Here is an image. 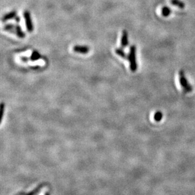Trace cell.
I'll use <instances>...</instances> for the list:
<instances>
[{"instance_id":"8fae6325","label":"cell","mask_w":195,"mask_h":195,"mask_svg":"<svg viewBox=\"0 0 195 195\" xmlns=\"http://www.w3.org/2000/svg\"><path fill=\"white\" fill-rule=\"evenodd\" d=\"M171 14V10L169 8L167 7V6H165V7H163L162 9V14L165 17H169Z\"/></svg>"},{"instance_id":"30bf717a","label":"cell","mask_w":195,"mask_h":195,"mask_svg":"<svg viewBox=\"0 0 195 195\" xmlns=\"http://www.w3.org/2000/svg\"><path fill=\"white\" fill-rule=\"evenodd\" d=\"M171 3L172 5H173L175 6H177V7L179 8L183 9L185 7V4L183 1H181V0H171Z\"/></svg>"},{"instance_id":"7c38bea8","label":"cell","mask_w":195,"mask_h":195,"mask_svg":"<svg viewBox=\"0 0 195 195\" xmlns=\"http://www.w3.org/2000/svg\"><path fill=\"white\" fill-rule=\"evenodd\" d=\"M163 117V114L161 112H157L154 115V120L155 121L159 122L160 121Z\"/></svg>"},{"instance_id":"5b68a950","label":"cell","mask_w":195,"mask_h":195,"mask_svg":"<svg viewBox=\"0 0 195 195\" xmlns=\"http://www.w3.org/2000/svg\"><path fill=\"white\" fill-rule=\"evenodd\" d=\"M73 50L77 53L85 55L89 53L90 48L87 46H83V45H75L73 46Z\"/></svg>"},{"instance_id":"52a82bcc","label":"cell","mask_w":195,"mask_h":195,"mask_svg":"<svg viewBox=\"0 0 195 195\" xmlns=\"http://www.w3.org/2000/svg\"><path fill=\"white\" fill-rule=\"evenodd\" d=\"M16 16H17V12L16 11L10 12L3 16L2 18V21L3 22H5L6 21H8L9 20H12V19L13 18H15L16 17Z\"/></svg>"},{"instance_id":"9c48e42d","label":"cell","mask_w":195,"mask_h":195,"mask_svg":"<svg viewBox=\"0 0 195 195\" xmlns=\"http://www.w3.org/2000/svg\"><path fill=\"white\" fill-rule=\"evenodd\" d=\"M115 53L119 56L120 57H121L123 59H128V55H126V53L124 51V50H123L122 48H116L115 49Z\"/></svg>"},{"instance_id":"9a60e30c","label":"cell","mask_w":195,"mask_h":195,"mask_svg":"<svg viewBox=\"0 0 195 195\" xmlns=\"http://www.w3.org/2000/svg\"><path fill=\"white\" fill-rule=\"evenodd\" d=\"M15 22H17V23H19V22H20V18L18 17V16H16V17L14 18Z\"/></svg>"},{"instance_id":"5bb4252c","label":"cell","mask_w":195,"mask_h":195,"mask_svg":"<svg viewBox=\"0 0 195 195\" xmlns=\"http://www.w3.org/2000/svg\"><path fill=\"white\" fill-rule=\"evenodd\" d=\"M20 60L23 63H27V62H28V61L30 60V58L27 57L23 56L20 58Z\"/></svg>"},{"instance_id":"6da1fadb","label":"cell","mask_w":195,"mask_h":195,"mask_svg":"<svg viewBox=\"0 0 195 195\" xmlns=\"http://www.w3.org/2000/svg\"><path fill=\"white\" fill-rule=\"evenodd\" d=\"M3 29L5 31L11 32L12 34H15L19 38L23 39L25 38L26 35L25 32L23 31L21 26L19 25L18 24H7L3 27Z\"/></svg>"},{"instance_id":"8992f818","label":"cell","mask_w":195,"mask_h":195,"mask_svg":"<svg viewBox=\"0 0 195 195\" xmlns=\"http://www.w3.org/2000/svg\"><path fill=\"white\" fill-rule=\"evenodd\" d=\"M129 44V38L128 33L127 31L124 30L122 32L121 38V46L123 48H125L128 46Z\"/></svg>"},{"instance_id":"4fadbf2b","label":"cell","mask_w":195,"mask_h":195,"mask_svg":"<svg viewBox=\"0 0 195 195\" xmlns=\"http://www.w3.org/2000/svg\"><path fill=\"white\" fill-rule=\"evenodd\" d=\"M5 110V104L3 102H2L1 103V105H0V112H1V116H0V117H1V120H2L3 117Z\"/></svg>"},{"instance_id":"3957f363","label":"cell","mask_w":195,"mask_h":195,"mask_svg":"<svg viewBox=\"0 0 195 195\" xmlns=\"http://www.w3.org/2000/svg\"><path fill=\"white\" fill-rule=\"evenodd\" d=\"M179 82L184 92L190 93L191 91H192L193 89V86H191L190 83L188 82V80L184 75V71L180 70L179 73Z\"/></svg>"},{"instance_id":"277c9868","label":"cell","mask_w":195,"mask_h":195,"mask_svg":"<svg viewBox=\"0 0 195 195\" xmlns=\"http://www.w3.org/2000/svg\"><path fill=\"white\" fill-rule=\"evenodd\" d=\"M24 17L25 19V24L27 31L28 32H32V31H34V25L30 12L28 10H25L24 12Z\"/></svg>"},{"instance_id":"ba28073f","label":"cell","mask_w":195,"mask_h":195,"mask_svg":"<svg viewBox=\"0 0 195 195\" xmlns=\"http://www.w3.org/2000/svg\"><path fill=\"white\" fill-rule=\"evenodd\" d=\"M42 58L41 54L39 53V52L36 50H34L32 51V54L30 55V60L31 61H37L39 60H40L41 58Z\"/></svg>"},{"instance_id":"7a4b0ae2","label":"cell","mask_w":195,"mask_h":195,"mask_svg":"<svg viewBox=\"0 0 195 195\" xmlns=\"http://www.w3.org/2000/svg\"><path fill=\"white\" fill-rule=\"evenodd\" d=\"M128 60H129L130 70L133 72H136L138 69V64L136 61V47L135 45H132L129 48Z\"/></svg>"}]
</instances>
